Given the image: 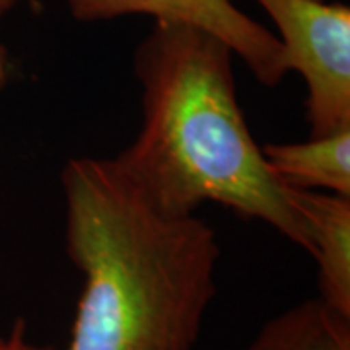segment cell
<instances>
[{
	"label": "cell",
	"mask_w": 350,
	"mask_h": 350,
	"mask_svg": "<svg viewBox=\"0 0 350 350\" xmlns=\"http://www.w3.org/2000/svg\"><path fill=\"white\" fill-rule=\"evenodd\" d=\"M64 247L84 276L61 349L193 350L218 294V234L199 214L158 211L113 158L78 156L61 172Z\"/></svg>",
	"instance_id": "cell-1"
},
{
	"label": "cell",
	"mask_w": 350,
	"mask_h": 350,
	"mask_svg": "<svg viewBox=\"0 0 350 350\" xmlns=\"http://www.w3.org/2000/svg\"><path fill=\"white\" fill-rule=\"evenodd\" d=\"M234 51L197 25L154 22L133 55L140 126L113 160L158 211L214 202L312 253L298 206L265 162L239 105Z\"/></svg>",
	"instance_id": "cell-2"
},
{
	"label": "cell",
	"mask_w": 350,
	"mask_h": 350,
	"mask_svg": "<svg viewBox=\"0 0 350 350\" xmlns=\"http://www.w3.org/2000/svg\"><path fill=\"white\" fill-rule=\"evenodd\" d=\"M278 29L288 70L306 84L310 137L350 129V8L329 0H253Z\"/></svg>",
	"instance_id": "cell-3"
},
{
	"label": "cell",
	"mask_w": 350,
	"mask_h": 350,
	"mask_svg": "<svg viewBox=\"0 0 350 350\" xmlns=\"http://www.w3.org/2000/svg\"><path fill=\"white\" fill-rule=\"evenodd\" d=\"M18 0H0V18ZM78 22H107L123 16H150L154 22H177L202 27L220 38L265 88L280 86L286 59L275 31L241 12L234 0H66Z\"/></svg>",
	"instance_id": "cell-4"
},
{
	"label": "cell",
	"mask_w": 350,
	"mask_h": 350,
	"mask_svg": "<svg viewBox=\"0 0 350 350\" xmlns=\"http://www.w3.org/2000/svg\"><path fill=\"white\" fill-rule=\"evenodd\" d=\"M308 228L317 262L319 296L327 306L350 317V197L290 189Z\"/></svg>",
	"instance_id": "cell-5"
},
{
	"label": "cell",
	"mask_w": 350,
	"mask_h": 350,
	"mask_svg": "<svg viewBox=\"0 0 350 350\" xmlns=\"http://www.w3.org/2000/svg\"><path fill=\"white\" fill-rule=\"evenodd\" d=\"M265 162L288 189L350 197V129L301 142H269Z\"/></svg>",
	"instance_id": "cell-6"
},
{
	"label": "cell",
	"mask_w": 350,
	"mask_h": 350,
	"mask_svg": "<svg viewBox=\"0 0 350 350\" xmlns=\"http://www.w3.org/2000/svg\"><path fill=\"white\" fill-rule=\"evenodd\" d=\"M243 350H350V317L310 298L262 323Z\"/></svg>",
	"instance_id": "cell-7"
},
{
	"label": "cell",
	"mask_w": 350,
	"mask_h": 350,
	"mask_svg": "<svg viewBox=\"0 0 350 350\" xmlns=\"http://www.w3.org/2000/svg\"><path fill=\"white\" fill-rule=\"evenodd\" d=\"M25 340V321L16 319L12 327L2 333L0 331V350H20L22 342Z\"/></svg>",
	"instance_id": "cell-8"
},
{
	"label": "cell",
	"mask_w": 350,
	"mask_h": 350,
	"mask_svg": "<svg viewBox=\"0 0 350 350\" xmlns=\"http://www.w3.org/2000/svg\"><path fill=\"white\" fill-rule=\"evenodd\" d=\"M14 75V64L10 51L6 49V45L0 41V92L10 84Z\"/></svg>",
	"instance_id": "cell-9"
}]
</instances>
